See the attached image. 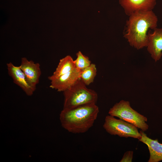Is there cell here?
I'll return each mask as SVG.
<instances>
[{"label": "cell", "mask_w": 162, "mask_h": 162, "mask_svg": "<svg viewBox=\"0 0 162 162\" xmlns=\"http://www.w3.org/2000/svg\"><path fill=\"white\" fill-rule=\"evenodd\" d=\"M103 127L111 135L120 137H131L139 140L141 137L138 128L134 125L121 119H117L110 115L105 117Z\"/></svg>", "instance_id": "cell-5"}, {"label": "cell", "mask_w": 162, "mask_h": 162, "mask_svg": "<svg viewBox=\"0 0 162 162\" xmlns=\"http://www.w3.org/2000/svg\"><path fill=\"white\" fill-rule=\"evenodd\" d=\"M75 68L72 57L70 56H67L60 60L55 70L52 75L48 77V79L51 81L73 70Z\"/></svg>", "instance_id": "cell-12"}, {"label": "cell", "mask_w": 162, "mask_h": 162, "mask_svg": "<svg viewBox=\"0 0 162 162\" xmlns=\"http://www.w3.org/2000/svg\"><path fill=\"white\" fill-rule=\"evenodd\" d=\"M141 137L139 140L146 144L148 148L150 157L148 162H158L162 160V144L157 139L153 140L148 137L144 131H140Z\"/></svg>", "instance_id": "cell-11"}, {"label": "cell", "mask_w": 162, "mask_h": 162, "mask_svg": "<svg viewBox=\"0 0 162 162\" xmlns=\"http://www.w3.org/2000/svg\"><path fill=\"white\" fill-rule=\"evenodd\" d=\"M154 32H148L149 42L147 50L155 62L159 60L162 56V28H155Z\"/></svg>", "instance_id": "cell-10"}, {"label": "cell", "mask_w": 162, "mask_h": 162, "mask_svg": "<svg viewBox=\"0 0 162 162\" xmlns=\"http://www.w3.org/2000/svg\"><path fill=\"white\" fill-rule=\"evenodd\" d=\"M20 67L24 73L29 84L36 89L41 75L40 64L33 61L28 60L26 58H21Z\"/></svg>", "instance_id": "cell-6"}, {"label": "cell", "mask_w": 162, "mask_h": 162, "mask_svg": "<svg viewBox=\"0 0 162 162\" xmlns=\"http://www.w3.org/2000/svg\"><path fill=\"white\" fill-rule=\"evenodd\" d=\"M6 65L8 74L14 83L20 87L27 95L32 96L35 89L29 84L20 66H16L11 62L7 63Z\"/></svg>", "instance_id": "cell-7"}, {"label": "cell", "mask_w": 162, "mask_h": 162, "mask_svg": "<svg viewBox=\"0 0 162 162\" xmlns=\"http://www.w3.org/2000/svg\"><path fill=\"white\" fill-rule=\"evenodd\" d=\"M99 112L96 104H89L70 109H63L59 118L62 126L68 132L83 133L93 126Z\"/></svg>", "instance_id": "cell-2"}, {"label": "cell", "mask_w": 162, "mask_h": 162, "mask_svg": "<svg viewBox=\"0 0 162 162\" xmlns=\"http://www.w3.org/2000/svg\"><path fill=\"white\" fill-rule=\"evenodd\" d=\"M108 113L134 125L143 131L148 129L147 118L134 110L128 101L122 100L116 103L110 109Z\"/></svg>", "instance_id": "cell-4"}, {"label": "cell", "mask_w": 162, "mask_h": 162, "mask_svg": "<svg viewBox=\"0 0 162 162\" xmlns=\"http://www.w3.org/2000/svg\"><path fill=\"white\" fill-rule=\"evenodd\" d=\"M80 71L76 68L73 70L51 81L50 87L58 92H64L80 79Z\"/></svg>", "instance_id": "cell-9"}, {"label": "cell", "mask_w": 162, "mask_h": 162, "mask_svg": "<svg viewBox=\"0 0 162 162\" xmlns=\"http://www.w3.org/2000/svg\"><path fill=\"white\" fill-rule=\"evenodd\" d=\"M119 2L125 14L129 16L135 12L152 10L156 0H119Z\"/></svg>", "instance_id": "cell-8"}, {"label": "cell", "mask_w": 162, "mask_h": 162, "mask_svg": "<svg viewBox=\"0 0 162 162\" xmlns=\"http://www.w3.org/2000/svg\"><path fill=\"white\" fill-rule=\"evenodd\" d=\"M86 86L80 79L64 91L63 109H69L84 104H96L98 94L94 90L88 88Z\"/></svg>", "instance_id": "cell-3"}, {"label": "cell", "mask_w": 162, "mask_h": 162, "mask_svg": "<svg viewBox=\"0 0 162 162\" xmlns=\"http://www.w3.org/2000/svg\"><path fill=\"white\" fill-rule=\"evenodd\" d=\"M133 151H127L124 154L123 158L120 161V162H131L133 157Z\"/></svg>", "instance_id": "cell-15"}, {"label": "cell", "mask_w": 162, "mask_h": 162, "mask_svg": "<svg viewBox=\"0 0 162 162\" xmlns=\"http://www.w3.org/2000/svg\"><path fill=\"white\" fill-rule=\"evenodd\" d=\"M77 58L74 60L76 68L81 70L89 66L91 64V62L88 57L83 55L81 51L76 54Z\"/></svg>", "instance_id": "cell-14"}, {"label": "cell", "mask_w": 162, "mask_h": 162, "mask_svg": "<svg viewBox=\"0 0 162 162\" xmlns=\"http://www.w3.org/2000/svg\"><path fill=\"white\" fill-rule=\"evenodd\" d=\"M97 72L95 65L91 64L89 66L81 70L80 79L86 86H88L93 82Z\"/></svg>", "instance_id": "cell-13"}, {"label": "cell", "mask_w": 162, "mask_h": 162, "mask_svg": "<svg viewBox=\"0 0 162 162\" xmlns=\"http://www.w3.org/2000/svg\"><path fill=\"white\" fill-rule=\"evenodd\" d=\"M129 16L126 22L124 37L131 46L137 50L147 47L149 42L148 31L157 28V16L152 10L135 12Z\"/></svg>", "instance_id": "cell-1"}]
</instances>
